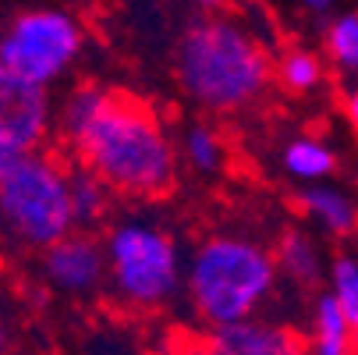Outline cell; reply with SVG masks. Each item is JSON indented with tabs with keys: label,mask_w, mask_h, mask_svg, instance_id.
Instances as JSON below:
<instances>
[{
	"label": "cell",
	"mask_w": 358,
	"mask_h": 355,
	"mask_svg": "<svg viewBox=\"0 0 358 355\" xmlns=\"http://www.w3.org/2000/svg\"><path fill=\"white\" fill-rule=\"evenodd\" d=\"M25 157V149H18L11 139H4V135H0V181H4L15 167H18V160Z\"/></svg>",
	"instance_id": "d6986e66"
},
{
	"label": "cell",
	"mask_w": 358,
	"mask_h": 355,
	"mask_svg": "<svg viewBox=\"0 0 358 355\" xmlns=\"http://www.w3.org/2000/svg\"><path fill=\"white\" fill-rule=\"evenodd\" d=\"M323 75H327L323 61L313 54V50H301V46L287 50V54L277 61V78L291 92H313L323 82Z\"/></svg>",
	"instance_id": "2e32d148"
},
{
	"label": "cell",
	"mask_w": 358,
	"mask_h": 355,
	"mask_svg": "<svg viewBox=\"0 0 358 355\" xmlns=\"http://www.w3.org/2000/svg\"><path fill=\"white\" fill-rule=\"evenodd\" d=\"M206 341L217 355H309V344L301 341V334L259 316L210 327Z\"/></svg>",
	"instance_id": "9c48e42d"
},
{
	"label": "cell",
	"mask_w": 358,
	"mask_h": 355,
	"mask_svg": "<svg viewBox=\"0 0 358 355\" xmlns=\"http://www.w3.org/2000/svg\"><path fill=\"white\" fill-rule=\"evenodd\" d=\"M298 4H301L305 11H313V15H327V11L334 8V0H298Z\"/></svg>",
	"instance_id": "7402d4cb"
},
{
	"label": "cell",
	"mask_w": 358,
	"mask_h": 355,
	"mask_svg": "<svg viewBox=\"0 0 358 355\" xmlns=\"http://www.w3.org/2000/svg\"><path fill=\"white\" fill-rule=\"evenodd\" d=\"M8 344H11V330H8V320L0 316V355H8Z\"/></svg>",
	"instance_id": "cb8c5ba5"
},
{
	"label": "cell",
	"mask_w": 358,
	"mask_h": 355,
	"mask_svg": "<svg viewBox=\"0 0 358 355\" xmlns=\"http://www.w3.org/2000/svg\"><path fill=\"white\" fill-rule=\"evenodd\" d=\"M174 355H217V351L210 348L206 337H185V341H178Z\"/></svg>",
	"instance_id": "ffe728a7"
},
{
	"label": "cell",
	"mask_w": 358,
	"mask_h": 355,
	"mask_svg": "<svg viewBox=\"0 0 358 355\" xmlns=\"http://www.w3.org/2000/svg\"><path fill=\"white\" fill-rule=\"evenodd\" d=\"M273 256H277L280 274H284L287 281L301 284V288H313V284H320L323 274H330V270L323 267V249L316 245V238L305 235V231H298V228L280 235V245H277Z\"/></svg>",
	"instance_id": "7c38bea8"
},
{
	"label": "cell",
	"mask_w": 358,
	"mask_h": 355,
	"mask_svg": "<svg viewBox=\"0 0 358 355\" xmlns=\"http://www.w3.org/2000/svg\"><path fill=\"white\" fill-rule=\"evenodd\" d=\"M355 327L344 316L341 302L323 291L313 302V337H309V355H355Z\"/></svg>",
	"instance_id": "8fae6325"
},
{
	"label": "cell",
	"mask_w": 358,
	"mask_h": 355,
	"mask_svg": "<svg viewBox=\"0 0 358 355\" xmlns=\"http://www.w3.org/2000/svg\"><path fill=\"white\" fill-rule=\"evenodd\" d=\"M71 149L89 171L128 199H160L178 181L174 139L160 114L128 92L110 89L103 111L71 142Z\"/></svg>",
	"instance_id": "6da1fadb"
},
{
	"label": "cell",
	"mask_w": 358,
	"mask_h": 355,
	"mask_svg": "<svg viewBox=\"0 0 358 355\" xmlns=\"http://www.w3.org/2000/svg\"><path fill=\"white\" fill-rule=\"evenodd\" d=\"M327 57L341 68V71H348V75H355L358 71V11H348V15H337L330 25H327Z\"/></svg>",
	"instance_id": "e0dca14e"
},
{
	"label": "cell",
	"mask_w": 358,
	"mask_h": 355,
	"mask_svg": "<svg viewBox=\"0 0 358 355\" xmlns=\"http://www.w3.org/2000/svg\"><path fill=\"white\" fill-rule=\"evenodd\" d=\"M50 128H54L50 85L0 68V135L11 139L25 153H36L50 139Z\"/></svg>",
	"instance_id": "52a82bcc"
},
{
	"label": "cell",
	"mask_w": 358,
	"mask_h": 355,
	"mask_svg": "<svg viewBox=\"0 0 358 355\" xmlns=\"http://www.w3.org/2000/svg\"><path fill=\"white\" fill-rule=\"evenodd\" d=\"M85 46L82 22L64 8H36L0 29V68L29 82L54 85L71 71Z\"/></svg>",
	"instance_id": "8992f818"
},
{
	"label": "cell",
	"mask_w": 358,
	"mask_h": 355,
	"mask_svg": "<svg viewBox=\"0 0 358 355\" xmlns=\"http://www.w3.org/2000/svg\"><path fill=\"white\" fill-rule=\"evenodd\" d=\"M192 8H199V11H206V15H213V11H220L227 0H188Z\"/></svg>",
	"instance_id": "603a6c76"
},
{
	"label": "cell",
	"mask_w": 358,
	"mask_h": 355,
	"mask_svg": "<svg viewBox=\"0 0 358 355\" xmlns=\"http://www.w3.org/2000/svg\"><path fill=\"white\" fill-rule=\"evenodd\" d=\"M110 185L99 178L96 171H89L85 164L78 171H71V202H75V224L82 231L96 228L110 210Z\"/></svg>",
	"instance_id": "5bb4252c"
},
{
	"label": "cell",
	"mask_w": 358,
	"mask_h": 355,
	"mask_svg": "<svg viewBox=\"0 0 358 355\" xmlns=\"http://www.w3.org/2000/svg\"><path fill=\"white\" fill-rule=\"evenodd\" d=\"M330 295L341 302L344 316L351 320V327L358 334V260L351 252H341L330 263Z\"/></svg>",
	"instance_id": "ac0fdd59"
},
{
	"label": "cell",
	"mask_w": 358,
	"mask_h": 355,
	"mask_svg": "<svg viewBox=\"0 0 358 355\" xmlns=\"http://www.w3.org/2000/svg\"><path fill=\"white\" fill-rule=\"evenodd\" d=\"M284 171L298 181H327L334 171H337V153L323 142V139H313V135H298L284 146V157H280Z\"/></svg>",
	"instance_id": "4fadbf2b"
},
{
	"label": "cell",
	"mask_w": 358,
	"mask_h": 355,
	"mask_svg": "<svg viewBox=\"0 0 358 355\" xmlns=\"http://www.w3.org/2000/svg\"><path fill=\"white\" fill-rule=\"evenodd\" d=\"M107 263L114 298L135 313L167 306L185 284L178 242L152 221H121L107 235Z\"/></svg>",
	"instance_id": "5b68a950"
},
{
	"label": "cell",
	"mask_w": 358,
	"mask_h": 355,
	"mask_svg": "<svg viewBox=\"0 0 358 355\" xmlns=\"http://www.w3.org/2000/svg\"><path fill=\"white\" fill-rule=\"evenodd\" d=\"M0 228L29 249H50L71 235L75 202H71V171L36 149L18 160V167L0 181Z\"/></svg>",
	"instance_id": "277c9868"
},
{
	"label": "cell",
	"mask_w": 358,
	"mask_h": 355,
	"mask_svg": "<svg viewBox=\"0 0 358 355\" xmlns=\"http://www.w3.org/2000/svg\"><path fill=\"white\" fill-rule=\"evenodd\" d=\"M107 274H110L107 245H99L82 228L43 249V277L64 295H92L107 281Z\"/></svg>",
	"instance_id": "ba28073f"
},
{
	"label": "cell",
	"mask_w": 358,
	"mask_h": 355,
	"mask_svg": "<svg viewBox=\"0 0 358 355\" xmlns=\"http://www.w3.org/2000/svg\"><path fill=\"white\" fill-rule=\"evenodd\" d=\"M298 207L320 231H327L330 238H351L358 231V199H351L348 192L313 181L298 192Z\"/></svg>",
	"instance_id": "30bf717a"
},
{
	"label": "cell",
	"mask_w": 358,
	"mask_h": 355,
	"mask_svg": "<svg viewBox=\"0 0 358 355\" xmlns=\"http://www.w3.org/2000/svg\"><path fill=\"white\" fill-rule=\"evenodd\" d=\"M174 71L188 99L217 114L252 107L277 75L259 39L220 15L185 25L174 50Z\"/></svg>",
	"instance_id": "7a4b0ae2"
},
{
	"label": "cell",
	"mask_w": 358,
	"mask_h": 355,
	"mask_svg": "<svg viewBox=\"0 0 358 355\" xmlns=\"http://www.w3.org/2000/svg\"><path fill=\"white\" fill-rule=\"evenodd\" d=\"M181 157L199 174H213L224 167V139L210 125H188L181 135Z\"/></svg>",
	"instance_id": "9a60e30c"
},
{
	"label": "cell",
	"mask_w": 358,
	"mask_h": 355,
	"mask_svg": "<svg viewBox=\"0 0 358 355\" xmlns=\"http://www.w3.org/2000/svg\"><path fill=\"white\" fill-rule=\"evenodd\" d=\"M277 277L273 252L238 235L206 238L185 263V291L206 327L255 316L270 302Z\"/></svg>",
	"instance_id": "3957f363"
},
{
	"label": "cell",
	"mask_w": 358,
	"mask_h": 355,
	"mask_svg": "<svg viewBox=\"0 0 358 355\" xmlns=\"http://www.w3.org/2000/svg\"><path fill=\"white\" fill-rule=\"evenodd\" d=\"M344 114H348V125H351V132H355V139H358V89L348 92V99H344Z\"/></svg>",
	"instance_id": "44dd1931"
}]
</instances>
